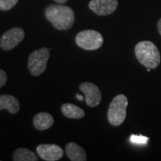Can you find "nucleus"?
Returning <instances> with one entry per match:
<instances>
[{"instance_id":"obj_7","label":"nucleus","mask_w":161,"mask_h":161,"mask_svg":"<svg viewBox=\"0 0 161 161\" xmlns=\"http://www.w3.org/2000/svg\"><path fill=\"white\" fill-rule=\"evenodd\" d=\"M79 89L85 96L86 103L90 107H96L102 100V92L96 84L91 82H83L80 84Z\"/></svg>"},{"instance_id":"obj_11","label":"nucleus","mask_w":161,"mask_h":161,"mask_svg":"<svg viewBox=\"0 0 161 161\" xmlns=\"http://www.w3.org/2000/svg\"><path fill=\"white\" fill-rule=\"evenodd\" d=\"M19 102L14 96L11 95L0 96V110H8L10 114H16L19 111Z\"/></svg>"},{"instance_id":"obj_8","label":"nucleus","mask_w":161,"mask_h":161,"mask_svg":"<svg viewBox=\"0 0 161 161\" xmlns=\"http://www.w3.org/2000/svg\"><path fill=\"white\" fill-rule=\"evenodd\" d=\"M40 158L46 161L59 160L64 155V151L55 144H41L36 148Z\"/></svg>"},{"instance_id":"obj_2","label":"nucleus","mask_w":161,"mask_h":161,"mask_svg":"<svg viewBox=\"0 0 161 161\" xmlns=\"http://www.w3.org/2000/svg\"><path fill=\"white\" fill-rule=\"evenodd\" d=\"M134 50L136 59L147 69H154L160 64V52L152 42L141 41L136 44Z\"/></svg>"},{"instance_id":"obj_20","label":"nucleus","mask_w":161,"mask_h":161,"mask_svg":"<svg viewBox=\"0 0 161 161\" xmlns=\"http://www.w3.org/2000/svg\"><path fill=\"white\" fill-rule=\"evenodd\" d=\"M77 98H78V100H80V101H82L84 99V97L82 96H80V95H77Z\"/></svg>"},{"instance_id":"obj_13","label":"nucleus","mask_w":161,"mask_h":161,"mask_svg":"<svg viewBox=\"0 0 161 161\" xmlns=\"http://www.w3.org/2000/svg\"><path fill=\"white\" fill-rule=\"evenodd\" d=\"M61 111L64 116L70 119H81L85 115L81 108L70 103L64 104L61 106Z\"/></svg>"},{"instance_id":"obj_16","label":"nucleus","mask_w":161,"mask_h":161,"mask_svg":"<svg viewBox=\"0 0 161 161\" xmlns=\"http://www.w3.org/2000/svg\"><path fill=\"white\" fill-rule=\"evenodd\" d=\"M130 142L134 144L144 145L148 142V138L144 136H141V135L136 136V135H134V134H132V135L130 136Z\"/></svg>"},{"instance_id":"obj_4","label":"nucleus","mask_w":161,"mask_h":161,"mask_svg":"<svg viewBox=\"0 0 161 161\" xmlns=\"http://www.w3.org/2000/svg\"><path fill=\"white\" fill-rule=\"evenodd\" d=\"M75 42L81 49L92 51L102 47L104 39L99 32L94 30H84L78 34Z\"/></svg>"},{"instance_id":"obj_6","label":"nucleus","mask_w":161,"mask_h":161,"mask_svg":"<svg viewBox=\"0 0 161 161\" xmlns=\"http://www.w3.org/2000/svg\"><path fill=\"white\" fill-rule=\"evenodd\" d=\"M25 37V31L19 27L13 28L4 33L0 39V47L8 51L16 47Z\"/></svg>"},{"instance_id":"obj_14","label":"nucleus","mask_w":161,"mask_h":161,"mask_svg":"<svg viewBox=\"0 0 161 161\" xmlns=\"http://www.w3.org/2000/svg\"><path fill=\"white\" fill-rule=\"evenodd\" d=\"M14 161H37L38 158L35 153L25 148H18L14 153Z\"/></svg>"},{"instance_id":"obj_12","label":"nucleus","mask_w":161,"mask_h":161,"mask_svg":"<svg viewBox=\"0 0 161 161\" xmlns=\"http://www.w3.org/2000/svg\"><path fill=\"white\" fill-rule=\"evenodd\" d=\"M54 122L55 120L53 116L46 112L39 113L34 117L33 119L34 126L40 130L49 129L53 125Z\"/></svg>"},{"instance_id":"obj_5","label":"nucleus","mask_w":161,"mask_h":161,"mask_svg":"<svg viewBox=\"0 0 161 161\" xmlns=\"http://www.w3.org/2000/svg\"><path fill=\"white\" fill-rule=\"evenodd\" d=\"M49 55V49L46 48L35 50L29 55L28 68L32 75L38 76L45 71Z\"/></svg>"},{"instance_id":"obj_15","label":"nucleus","mask_w":161,"mask_h":161,"mask_svg":"<svg viewBox=\"0 0 161 161\" xmlns=\"http://www.w3.org/2000/svg\"><path fill=\"white\" fill-rule=\"evenodd\" d=\"M18 0H0V10L8 11L17 5Z\"/></svg>"},{"instance_id":"obj_9","label":"nucleus","mask_w":161,"mask_h":161,"mask_svg":"<svg viewBox=\"0 0 161 161\" xmlns=\"http://www.w3.org/2000/svg\"><path fill=\"white\" fill-rule=\"evenodd\" d=\"M118 5V0H91L89 8L97 15L105 16L114 13Z\"/></svg>"},{"instance_id":"obj_19","label":"nucleus","mask_w":161,"mask_h":161,"mask_svg":"<svg viewBox=\"0 0 161 161\" xmlns=\"http://www.w3.org/2000/svg\"><path fill=\"white\" fill-rule=\"evenodd\" d=\"M55 2H57L58 3H65L68 0H55Z\"/></svg>"},{"instance_id":"obj_3","label":"nucleus","mask_w":161,"mask_h":161,"mask_svg":"<svg viewBox=\"0 0 161 161\" xmlns=\"http://www.w3.org/2000/svg\"><path fill=\"white\" fill-rule=\"evenodd\" d=\"M128 104V98L123 94H119L114 97L108 112V121L112 125L119 126L122 124L126 118Z\"/></svg>"},{"instance_id":"obj_18","label":"nucleus","mask_w":161,"mask_h":161,"mask_svg":"<svg viewBox=\"0 0 161 161\" xmlns=\"http://www.w3.org/2000/svg\"><path fill=\"white\" fill-rule=\"evenodd\" d=\"M158 31L160 33V35H161V18L160 19V20L158 21Z\"/></svg>"},{"instance_id":"obj_1","label":"nucleus","mask_w":161,"mask_h":161,"mask_svg":"<svg viewBox=\"0 0 161 161\" xmlns=\"http://www.w3.org/2000/svg\"><path fill=\"white\" fill-rule=\"evenodd\" d=\"M45 16L58 30L71 29L75 21V14L71 8L65 5H52L47 7Z\"/></svg>"},{"instance_id":"obj_10","label":"nucleus","mask_w":161,"mask_h":161,"mask_svg":"<svg viewBox=\"0 0 161 161\" xmlns=\"http://www.w3.org/2000/svg\"><path fill=\"white\" fill-rule=\"evenodd\" d=\"M66 154L72 161H85L86 154L85 150L75 142H69L66 146Z\"/></svg>"},{"instance_id":"obj_17","label":"nucleus","mask_w":161,"mask_h":161,"mask_svg":"<svg viewBox=\"0 0 161 161\" xmlns=\"http://www.w3.org/2000/svg\"><path fill=\"white\" fill-rule=\"evenodd\" d=\"M7 80L8 78L7 75H6V72L3 69H0V88L5 85L6 82H7Z\"/></svg>"}]
</instances>
